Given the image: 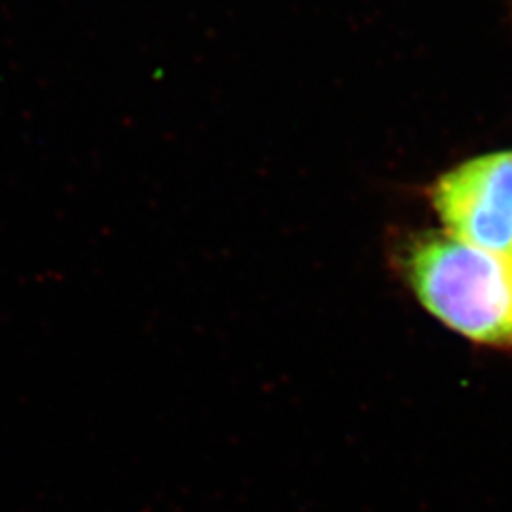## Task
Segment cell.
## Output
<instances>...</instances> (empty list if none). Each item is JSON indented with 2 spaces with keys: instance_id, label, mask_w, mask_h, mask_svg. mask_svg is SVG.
Returning <instances> with one entry per match:
<instances>
[{
  "instance_id": "1",
  "label": "cell",
  "mask_w": 512,
  "mask_h": 512,
  "mask_svg": "<svg viewBox=\"0 0 512 512\" xmlns=\"http://www.w3.org/2000/svg\"><path fill=\"white\" fill-rule=\"evenodd\" d=\"M403 270L418 302L444 327L512 353V258L440 230L406 243Z\"/></svg>"
},
{
  "instance_id": "2",
  "label": "cell",
  "mask_w": 512,
  "mask_h": 512,
  "mask_svg": "<svg viewBox=\"0 0 512 512\" xmlns=\"http://www.w3.org/2000/svg\"><path fill=\"white\" fill-rule=\"evenodd\" d=\"M429 196L444 232L512 258V150L480 154L452 167Z\"/></svg>"
}]
</instances>
